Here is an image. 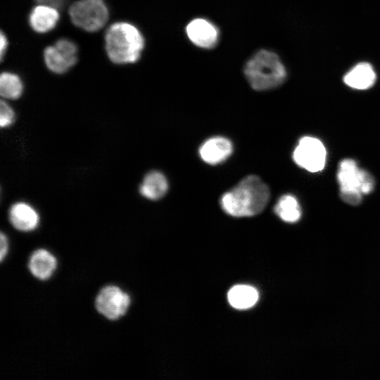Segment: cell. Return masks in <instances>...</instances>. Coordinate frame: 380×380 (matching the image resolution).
<instances>
[{"label":"cell","mask_w":380,"mask_h":380,"mask_svg":"<svg viewBox=\"0 0 380 380\" xmlns=\"http://www.w3.org/2000/svg\"><path fill=\"white\" fill-rule=\"evenodd\" d=\"M270 191L256 175H248L224 193L220 203L222 210L233 217H251L260 213L267 205Z\"/></svg>","instance_id":"obj_1"},{"label":"cell","mask_w":380,"mask_h":380,"mask_svg":"<svg viewBox=\"0 0 380 380\" xmlns=\"http://www.w3.org/2000/svg\"><path fill=\"white\" fill-rule=\"evenodd\" d=\"M144 47V39L141 33L129 23H115L106 32V51L109 59L114 63L137 62Z\"/></svg>","instance_id":"obj_2"},{"label":"cell","mask_w":380,"mask_h":380,"mask_svg":"<svg viewBox=\"0 0 380 380\" xmlns=\"http://www.w3.org/2000/svg\"><path fill=\"white\" fill-rule=\"evenodd\" d=\"M243 74L252 89L267 91L281 85L286 80V70L279 56L260 49L253 55L243 68Z\"/></svg>","instance_id":"obj_3"},{"label":"cell","mask_w":380,"mask_h":380,"mask_svg":"<svg viewBox=\"0 0 380 380\" xmlns=\"http://www.w3.org/2000/svg\"><path fill=\"white\" fill-rule=\"evenodd\" d=\"M337 179L340 186L341 198L352 205H359L362 196L370 194L375 185L372 175L360 168L356 162L350 158L340 162Z\"/></svg>","instance_id":"obj_4"},{"label":"cell","mask_w":380,"mask_h":380,"mask_svg":"<svg viewBox=\"0 0 380 380\" xmlns=\"http://www.w3.org/2000/svg\"><path fill=\"white\" fill-rule=\"evenodd\" d=\"M72 23L87 32L101 30L108 19V10L103 0H78L69 8Z\"/></svg>","instance_id":"obj_5"},{"label":"cell","mask_w":380,"mask_h":380,"mask_svg":"<svg viewBox=\"0 0 380 380\" xmlns=\"http://www.w3.org/2000/svg\"><path fill=\"white\" fill-rule=\"evenodd\" d=\"M327 151L322 142L312 137H303L293 153L294 162L310 172H317L325 166Z\"/></svg>","instance_id":"obj_6"},{"label":"cell","mask_w":380,"mask_h":380,"mask_svg":"<svg viewBox=\"0 0 380 380\" xmlns=\"http://www.w3.org/2000/svg\"><path fill=\"white\" fill-rule=\"evenodd\" d=\"M129 296L116 286L103 288L96 298L97 311L110 320L124 316L130 305Z\"/></svg>","instance_id":"obj_7"},{"label":"cell","mask_w":380,"mask_h":380,"mask_svg":"<svg viewBox=\"0 0 380 380\" xmlns=\"http://www.w3.org/2000/svg\"><path fill=\"white\" fill-rule=\"evenodd\" d=\"M186 32L189 40L200 48L212 49L218 42V29L204 18L191 20L186 27Z\"/></svg>","instance_id":"obj_8"},{"label":"cell","mask_w":380,"mask_h":380,"mask_svg":"<svg viewBox=\"0 0 380 380\" xmlns=\"http://www.w3.org/2000/svg\"><path fill=\"white\" fill-rule=\"evenodd\" d=\"M232 150L230 140L222 137H214L203 142L199 148V155L206 163L216 165L225 160Z\"/></svg>","instance_id":"obj_9"},{"label":"cell","mask_w":380,"mask_h":380,"mask_svg":"<svg viewBox=\"0 0 380 380\" xmlns=\"http://www.w3.org/2000/svg\"><path fill=\"white\" fill-rule=\"evenodd\" d=\"M8 217L12 226L21 232L35 229L39 222V217L35 209L25 202L13 204L8 211Z\"/></svg>","instance_id":"obj_10"},{"label":"cell","mask_w":380,"mask_h":380,"mask_svg":"<svg viewBox=\"0 0 380 380\" xmlns=\"http://www.w3.org/2000/svg\"><path fill=\"white\" fill-rule=\"evenodd\" d=\"M59 20L56 8L49 4H40L35 6L29 16L31 27L39 33H45L54 28Z\"/></svg>","instance_id":"obj_11"},{"label":"cell","mask_w":380,"mask_h":380,"mask_svg":"<svg viewBox=\"0 0 380 380\" xmlns=\"http://www.w3.org/2000/svg\"><path fill=\"white\" fill-rule=\"evenodd\" d=\"M376 80V74L368 63H360L353 66L343 77L344 83L350 88L365 90L372 87Z\"/></svg>","instance_id":"obj_12"},{"label":"cell","mask_w":380,"mask_h":380,"mask_svg":"<svg viewBox=\"0 0 380 380\" xmlns=\"http://www.w3.org/2000/svg\"><path fill=\"white\" fill-rule=\"evenodd\" d=\"M56 258L47 250L38 249L31 255L28 267L31 274L40 280L51 277L56 269Z\"/></svg>","instance_id":"obj_13"},{"label":"cell","mask_w":380,"mask_h":380,"mask_svg":"<svg viewBox=\"0 0 380 380\" xmlns=\"http://www.w3.org/2000/svg\"><path fill=\"white\" fill-rule=\"evenodd\" d=\"M168 190L167 179L158 171H151L146 175L140 186L141 196L149 200H158L163 197Z\"/></svg>","instance_id":"obj_14"},{"label":"cell","mask_w":380,"mask_h":380,"mask_svg":"<svg viewBox=\"0 0 380 380\" xmlns=\"http://www.w3.org/2000/svg\"><path fill=\"white\" fill-rule=\"evenodd\" d=\"M258 298L259 294L256 289L244 284L233 286L227 293L229 303L237 310H246L253 307Z\"/></svg>","instance_id":"obj_15"},{"label":"cell","mask_w":380,"mask_h":380,"mask_svg":"<svg viewBox=\"0 0 380 380\" xmlns=\"http://www.w3.org/2000/svg\"><path fill=\"white\" fill-rule=\"evenodd\" d=\"M274 211L283 221L297 222L301 217V209L297 199L292 195L282 196L276 203Z\"/></svg>","instance_id":"obj_16"},{"label":"cell","mask_w":380,"mask_h":380,"mask_svg":"<svg viewBox=\"0 0 380 380\" xmlns=\"http://www.w3.org/2000/svg\"><path fill=\"white\" fill-rule=\"evenodd\" d=\"M44 58L47 68L54 73L63 74L73 66L65 55L55 45L45 49Z\"/></svg>","instance_id":"obj_17"},{"label":"cell","mask_w":380,"mask_h":380,"mask_svg":"<svg viewBox=\"0 0 380 380\" xmlns=\"http://www.w3.org/2000/svg\"><path fill=\"white\" fill-rule=\"evenodd\" d=\"M23 86L20 77L12 72H4L0 76V94L2 98L17 99L23 93Z\"/></svg>","instance_id":"obj_18"},{"label":"cell","mask_w":380,"mask_h":380,"mask_svg":"<svg viewBox=\"0 0 380 380\" xmlns=\"http://www.w3.org/2000/svg\"><path fill=\"white\" fill-rule=\"evenodd\" d=\"M74 65L77 61V47L71 40L68 39H58L54 44Z\"/></svg>","instance_id":"obj_19"},{"label":"cell","mask_w":380,"mask_h":380,"mask_svg":"<svg viewBox=\"0 0 380 380\" xmlns=\"http://www.w3.org/2000/svg\"><path fill=\"white\" fill-rule=\"evenodd\" d=\"M15 120L13 108L4 100L0 101V126L1 128L11 125Z\"/></svg>","instance_id":"obj_20"},{"label":"cell","mask_w":380,"mask_h":380,"mask_svg":"<svg viewBox=\"0 0 380 380\" xmlns=\"http://www.w3.org/2000/svg\"><path fill=\"white\" fill-rule=\"evenodd\" d=\"M1 253H0V259L1 261H3L4 258L6 256L8 251V242L6 236L4 233H1Z\"/></svg>","instance_id":"obj_21"},{"label":"cell","mask_w":380,"mask_h":380,"mask_svg":"<svg viewBox=\"0 0 380 380\" xmlns=\"http://www.w3.org/2000/svg\"><path fill=\"white\" fill-rule=\"evenodd\" d=\"M0 42H0V46H1L0 53H1V59L2 60L4 55L6 52V50L7 48V44H8L6 37L2 32H1Z\"/></svg>","instance_id":"obj_22"},{"label":"cell","mask_w":380,"mask_h":380,"mask_svg":"<svg viewBox=\"0 0 380 380\" xmlns=\"http://www.w3.org/2000/svg\"><path fill=\"white\" fill-rule=\"evenodd\" d=\"M64 1H65V0H64Z\"/></svg>","instance_id":"obj_23"}]
</instances>
